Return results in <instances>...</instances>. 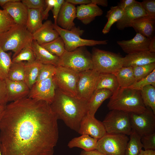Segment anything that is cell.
Listing matches in <instances>:
<instances>
[{
    "label": "cell",
    "instance_id": "cell-1",
    "mask_svg": "<svg viewBox=\"0 0 155 155\" xmlns=\"http://www.w3.org/2000/svg\"><path fill=\"white\" fill-rule=\"evenodd\" d=\"M57 120L50 104L43 101L27 97L7 104L0 120L2 155H53Z\"/></svg>",
    "mask_w": 155,
    "mask_h": 155
},
{
    "label": "cell",
    "instance_id": "cell-2",
    "mask_svg": "<svg viewBox=\"0 0 155 155\" xmlns=\"http://www.w3.org/2000/svg\"><path fill=\"white\" fill-rule=\"evenodd\" d=\"M58 119L78 132L81 122L88 112V102L67 94L56 88L54 99L50 104Z\"/></svg>",
    "mask_w": 155,
    "mask_h": 155
},
{
    "label": "cell",
    "instance_id": "cell-3",
    "mask_svg": "<svg viewBox=\"0 0 155 155\" xmlns=\"http://www.w3.org/2000/svg\"><path fill=\"white\" fill-rule=\"evenodd\" d=\"M107 106L110 110H116L128 113H140L145 110L140 91L120 88L110 98Z\"/></svg>",
    "mask_w": 155,
    "mask_h": 155
},
{
    "label": "cell",
    "instance_id": "cell-4",
    "mask_svg": "<svg viewBox=\"0 0 155 155\" xmlns=\"http://www.w3.org/2000/svg\"><path fill=\"white\" fill-rule=\"evenodd\" d=\"M33 40L32 34L26 26L16 24L7 31L0 35V46L6 52L14 53L16 56L24 48L31 46Z\"/></svg>",
    "mask_w": 155,
    "mask_h": 155
},
{
    "label": "cell",
    "instance_id": "cell-5",
    "mask_svg": "<svg viewBox=\"0 0 155 155\" xmlns=\"http://www.w3.org/2000/svg\"><path fill=\"white\" fill-rule=\"evenodd\" d=\"M93 69L100 74L113 73L123 67L121 55L94 48L91 54Z\"/></svg>",
    "mask_w": 155,
    "mask_h": 155
},
{
    "label": "cell",
    "instance_id": "cell-6",
    "mask_svg": "<svg viewBox=\"0 0 155 155\" xmlns=\"http://www.w3.org/2000/svg\"><path fill=\"white\" fill-rule=\"evenodd\" d=\"M84 46L71 51H65L59 57V66H61L79 73L93 69L91 54Z\"/></svg>",
    "mask_w": 155,
    "mask_h": 155
},
{
    "label": "cell",
    "instance_id": "cell-7",
    "mask_svg": "<svg viewBox=\"0 0 155 155\" xmlns=\"http://www.w3.org/2000/svg\"><path fill=\"white\" fill-rule=\"evenodd\" d=\"M53 27L63 39L65 50L68 51H72L79 47L85 46L106 45L108 43L107 40H97L83 39L80 36L84 31L75 26L70 30L63 29L54 24Z\"/></svg>",
    "mask_w": 155,
    "mask_h": 155
},
{
    "label": "cell",
    "instance_id": "cell-8",
    "mask_svg": "<svg viewBox=\"0 0 155 155\" xmlns=\"http://www.w3.org/2000/svg\"><path fill=\"white\" fill-rule=\"evenodd\" d=\"M107 133L129 136L132 129L129 113L116 110H110L102 122Z\"/></svg>",
    "mask_w": 155,
    "mask_h": 155
},
{
    "label": "cell",
    "instance_id": "cell-9",
    "mask_svg": "<svg viewBox=\"0 0 155 155\" xmlns=\"http://www.w3.org/2000/svg\"><path fill=\"white\" fill-rule=\"evenodd\" d=\"M129 139L125 135L107 133L98 140L95 150L105 155H125Z\"/></svg>",
    "mask_w": 155,
    "mask_h": 155
},
{
    "label": "cell",
    "instance_id": "cell-10",
    "mask_svg": "<svg viewBox=\"0 0 155 155\" xmlns=\"http://www.w3.org/2000/svg\"><path fill=\"white\" fill-rule=\"evenodd\" d=\"M79 73L61 66H57L53 77L56 88L67 94L76 97Z\"/></svg>",
    "mask_w": 155,
    "mask_h": 155
},
{
    "label": "cell",
    "instance_id": "cell-11",
    "mask_svg": "<svg viewBox=\"0 0 155 155\" xmlns=\"http://www.w3.org/2000/svg\"><path fill=\"white\" fill-rule=\"evenodd\" d=\"M132 130L141 137L155 132V114L146 107L140 113H129Z\"/></svg>",
    "mask_w": 155,
    "mask_h": 155
},
{
    "label": "cell",
    "instance_id": "cell-12",
    "mask_svg": "<svg viewBox=\"0 0 155 155\" xmlns=\"http://www.w3.org/2000/svg\"><path fill=\"white\" fill-rule=\"evenodd\" d=\"M100 73L93 69L79 73L77 85V97L87 102L95 90Z\"/></svg>",
    "mask_w": 155,
    "mask_h": 155
},
{
    "label": "cell",
    "instance_id": "cell-13",
    "mask_svg": "<svg viewBox=\"0 0 155 155\" xmlns=\"http://www.w3.org/2000/svg\"><path fill=\"white\" fill-rule=\"evenodd\" d=\"M56 89L53 77L46 79L36 82L30 89L27 97L51 104L54 98Z\"/></svg>",
    "mask_w": 155,
    "mask_h": 155
},
{
    "label": "cell",
    "instance_id": "cell-14",
    "mask_svg": "<svg viewBox=\"0 0 155 155\" xmlns=\"http://www.w3.org/2000/svg\"><path fill=\"white\" fill-rule=\"evenodd\" d=\"M78 133L81 135H88L98 140L107 133L102 122L88 113L82 120Z\"/></svg>",
    "mask_w": 155,
    "mask_h": 155
},
{
    "label": "cell",
    "instance_id": "cell-15",
    "mask_svg": "<svg viewBox=\"0 0 155 155\" xmlns=\"http://www.w3.org/2000/svg\"><path fill=\"white\" fill-rule=\"evenodd\" d=\"M151 39L137 33L131 39L118 41L117 42L124 52L129 54L149 51V45Z\"/></svg>",
    "mask_w": 155,
    "mask_h": 155
},
{
    "label": "cell",
    "instance_id": "cell-16",
    "mask_svg": "<svg viewBox=\"0 0 155 155\" xmlns=\"http://www.w3.org/2000/svg\"><path fill=\"white\" fill-rule=\"evenodd\" d=\"M77 8L75 5L65 1L62 4L57 20V25L61 28L70 30L75 27L74 22L76 18Z\"/></svg>",
    "mask_w": 155,
    "mask_h": 155
},
{
    "label": "cell",
    "instance_id": "cell-17",
    "mask_svg": "<svg viewBox=\"0 0 155 155\" xmlns=\"http://www.w3.org/2000/svg\"><path fill=\"white\" fill-rule=\"evenodd\" d=\"M20 0L7 3L2 7L14 20L16 24L26 27L28 9Z\"/></svg>",
    "mask_w": 155,
    "mask_h": 155
},
{
    "label": "cell",
    "instance_id": "cell-18",
    "mask_svg": "<svg viewBox=\"0 0 155 155\" xmlns=\"http://www.w3.org/2000/svg\"><path fill=\"white\" fill-rule=\"evenodd\" d=\"M146 15L140 2L136 1L133 5L124 9L123 16L117 22V27L119 30H123L125 28L130 27L131 23L132 21Z\"/></svg>",
    "mask_w": 155,
    "mask_h": 155
},
{
    "label": "cell",
    "instance_id": "cell-19",
    "mask_svg": "<svg viewBox=\"0 0 155 155\" xmlns=\"http://www.w3.org/2000/svg\"><path fill=\"white\" fill-rule=\"evenodd\" d=\"M130 27L137 33L151 39L155 36V17L147 15L141 17L132 21Z\"/></svg>",
    "mask_w": 155,
    "mask_h": 155
},
{
    "label": "cell",
    "instance_id": "cell-20",
    "mask_svg": "<svg viewBox=\"0 0 155 155\" xmlns=\"http://www.w3.org/2000/svg\"><path fill=\"white\" fill-rule=\"evenodd\" d=\"M155 63V53L149 51L127 54L123 58V67H133Z\"/></svg>",
    "mask_w": 155,
    "mask_h": 155
},
{
    "label": "cell",
    "instance_id": "cell-21",
    "mask_svg": "<svg viewBox=\"0 0 155 155\" xmlns=\"http://www.w3.org/2000/svg\"><path fill=\"white\" fill-rule=\"evenodd\" d=\"M33 40L41 45L51 42L59 36L50 20H46L40 28L32 34Z\"/></svg>",
    "mask_w": 155,
    "mask_h": 155
},
{
    "label": "cell",
    "instance_id": "cell-22",
    "mask_svg": "<svg viewBox=\"0 0 155 155\" xmlns=\"http://www.w3.org/2000/svg\"><path fill=\"white\" fill-rule=\"evenodd\" d=\"M8 95V102H12L28 96L30 89L24 81L5 80Z\"/></svg>",
    "mask_w": 155,
    "mask_h": 155
},
{
    "label": "cell",
    "instance_id": "cell-23",
    "mask_svg": "<svg viewBox=\"0 0 155 155\" xmlns=\"http://www.w3.org/2000/svg\"><path fill=\"white\" fill-rule=\"evenodd\" d=\"M76 18L84 24H88L97 16H101L103 11L96 5L90 3L77 6Z\"/></svg>",
    "mask_w": 155,
    "mask_h": 155
},
{
    "label": "cell",
    "instance_id": "cell-24",
    "mask_svg": "<svg viewBox=\"0 0 155 155\" xmlns=\"http://www.w3.org/2000/svg\"><path fill=\"white\" fill-rule=\"evenodd\" d=\"M32 47L36 60L43 64L59 66V57L50 53L36 40H33Z\"/></svg>",
    "mask_w": 155,
    "mask_h": 155
},
{
    "label": "cell",
    "instance_id": "cell-25",
    "mask_svg": "<svg viewBox=\"0 0 155 155\" xmlns=\"http://www.w3.org/2000/svg\"><path fill=\"white\" fill-rule=\"evenodd\" d=\"M113 94L112 92L106 89L95 90L88 102V113L94 117L98 109L103 101L110 98Z\"/></svg>",
    "mask_w": 155,
    "mask_h": 155
},
{
    "label": "cell",
    "instance_id": "cell-26",
    "mask_svg": "<svg viewBox=\"0 0 155 155\" xmlns=\"http://www.w3.org/2000/svg\"><path fill=\"white\" fill-rule=\"evenodd\" d=\"M42 65L36 60L25 62L24 82L30 89L36 82Z\"/></svg>",
    "mask_w": 155,
    "mask_h": 155
},
{
    "label": "cell",
    "instance_id": "cell-27",
    "mask_svg": "<svg viewBox=\"0 0 155 155\" xmlns=\"http://www.w3.org/2000/svg\"><path fill=\"white\" fill-rule=\"evenodd\" d=\"M98 140L86 135L75 137L69 142L68 146L70 148L78 147L85 151H90L95 150Z\"/></svg>",
    "mask_w": 155,
    "mask_h": 155
},
{
    "label": "cell",
    "instance_id": "cell-28",
    "mask_svg": "<svg viewBox=\"0 0 155 155\" xmlns=\"http://www.w3.org/2000/svg\"><path fill=\"white\" fill-rule=\"evenodd\" d=\"M113 74L120 88H128L136 82L132 67H122Z\"/></svg>",
    "mask_w": 155,
    "mask_h": 155
},
{
    "label": "cell",
    "instance_id": "cell-29",
    "mask_svg": "<svg viewBox=\"0 0 155 155\" xmlns=\"http://www.w3.org/2000/svg\"><path fill=\"white\" fill-rule=\"evenodd\" d=\"M120 88L117 78L113 73L100 74L95 90L105 89L109 90L113 94Z\"/></svg>",
    "mask_w": 155,
    "mask_h": 155
},
{
    "label": "cell",
    "instance_id": "cell-30",
    "mask_svg": "<svg viewBox=\"0 0 155 155\" xmlns=\"http://www.w3.org/2000/svg\"><path fill=\"white\" fill-rule=\"evenodd\" d=\"M41 13L40 9H28L26 27L32 34L42 25Z\"/></svg>",
    "mask_w": 155,
    "mask_h": 155
},
{
    "label": "cell",
    "instance_id": "cell-31",
    "mask_svg": "<svg viewBox=\"0 0 155 155\" xmlns=\"http://www.w3.org/2000/svg\"><path fill=\"white\" fill-rule=\"evenodd\" d=\"M124 12V10L117 5L110 8L106 16L108 21L102 30L103 34H105L109 32L112 26L121 18Z\"/></svg>",
    "mask_w": 155,
    "mask_h": 155
},
{
    "label": "cell",
    "instance_id": "cell-32",
    "mask_svg": "<svg viewBox=\"0 0 155 155\" xmlns=\"http://www.w3.org/2000/svg\"><path fill=\"white\" fill-rule=\"evenodd\" d=\"M125 152V155H138L143 148L141 136L132 130Z\"/></svg>",
    "mask_w": 155,
    "mask_h": 155
},
{
    "label": "cell",
    "instance_id": "cell-33",
    "mask_svg": "<svg viewBox=\"0 0 155 155\" xmlns=\"http://www.w3.org/2000/svg\"><path fill=\"white\" fill-rule=\"evenodd\" d=\"M140 92L145 106L150 108L155 114V87L149 85L144 87Z\"/></svg>",
    "mask_w": 155,
    "mask_h": 155
},
{
    "label": "cell",
    "instance_id": "cell-34",
    "mask_svg": "<svg viewBox=\"0 0 155 155\" xmlns=\"http://www.w3.org/2000/svg\"><path fill=\"white\" fill-rule=\"evenodd\" d=\"M25 64L23 61L12 62L7 78L14 81H24Z\"/></svg>",
    "mask_w": 155,
    "mask_h": 155
},
{
    "label": "cell",
    "instance_id": "cell-35",
    "mask_svg": "<svg viewBox=\"0 0 155 155\" xmlns=\"http://www.w3.org/2000/svg\"><path fill=\"white\" fill-rule=\"evenodd\" d=\"M40 45L51 53L59 57L65 51L64 42L60 36L51 42Z\"/></svg>",
    "mask_w": 155,
    "mask_h": 155
},
{
    "label": "cell",
    "instance_id": "cell-36",
    "mask_svg": "<svg viewBox=\"0 0 155 155\" xmlns=\"http://www.w3.org/2000/svg\"><path fill=\"white\" fill-rule=\"evenodd\" d=\"M12 63L11 54L4 51L0 46V79L7 78L9 71Z\"/></svg>",
    "mask_w": 155,
    "mask_h": 155
},
{
    "label": "cell",
    "instance_id": "cell-37",
    "mask_svg": "<svg viewBox=\"0 0 155 155\" xmlns=\"http://www.w3.org/2000/svg\"><path fill=\"white\" fill-rule=\"evenodd\" d=\"M132 67L136 82L146 77L155 69V63Z\"/></svg>",
    "mask_w": 155,
    "mask_h": 155
},
{
    "label": "cell",
    "instance_id": "cell-38",
    "mask_svg": "<svg viewBox=\"0 0 155 155\" xmlns=\"http://www.w3.org/2000/svg\"><path fill=\"white\" fill-rule=\"evenodd\" d=\"M15 24L13 19L5 10L0 9V35L7 31Z\"/></svg>",
    "mask_w": 155,
    "mask_h": 155
},
{
    "label": "cell",
    "instance_id": "cell-39",
    "mask_svg": "<svg viewBox=\"0 0 155 155\" xmlns=\"http://www.w3.org/2000/svg\"><path fill=\"white\" fill-rule=\"evenodd\" d=\"M35 60L32 46L24 48L16 56L12 59V62H19L24 61L30 62Z\"/></svg>",
    "mask_w": 155,
    "mask_h": 155
},
{
    "label": "cell",
    "instance_id": "cell-40",
    "mask_svg": "<svg viewBox=\"0 0 155 155\" xmlns=\"http://www.w3.org/2000/svg\"><path fill=\"white\" fill-rule=\"evenodd\" d=\"M149 85L155 87V69L147 76L136 82L127 88L140 91L145 86Z\"/></svg>",
    "mask_w": 155,
    "mask_h": 155
},
{
    "label": "cell",
    "instance_id": "cell-41",
    "mask_svg": "<svg viewBox=\"0 0 155 155\" xmlns=\"http://www.w3.org/2000/svg\"><path fill=\"white\" fill-rule=\"evenodd\" d=\"M56 67L51 64H43L36 82L53 77L55 73Z\"/></svg>",
    "mask_w": 155,
    "mask_h": 155
},
{
    "label": "cell",
    "instance_id": "cell-42",
    "mask_svg": "<svg viewBox=\"0 0 155 155\" xmlns=\"http://www.w3.org/2000/svg\"><path fill=\"white\" fill-rule=\"evenodd\" d=\"M141 142L144 150L155 151V132L141 136Z\"/></svg>",
    "mask_w": 155,
    "mask_h": 155
},
{
    "label": "cell",
    "instance_id": "cell-43",
    "mask_svg": "<svg viewBox=\"0 0 155 155\" xmlns=\"http://www.w3.org/2000/svg\"><path fill=\"white\" fill-rule=\"evenodd\" d=\"M21 2L28 9H40L42 12L46 6L44 0H22Z\"/></svg>",
    "mask_w": 155,
    "mask_h": 155
},
{
    "label": "cell",
    "instance_id": "cell-44",
    "mask_svg": "<svg viewBox=\"0 0 155 155\" xmlns=\"http://www.w3.org/2000/svg\"><path fill=\"white\" fill-rule=\"evenodd\" d=\"M140 3L146 15L155 17V0H144Z\"/></svg>",
    "mask_w": 155,
    "mask_h": 155
},
{
    "label": "cell",
    "instance_id": "cell-45",
    "mask_svg": "<svg viewBox=\"0 0 155 155\" xmlns=\"http://www.w3.org/2000/svg\"><path fill=\"white\" fill-rule=\"evenodd\" d=\"M8 95L5 80L0 79V105H6Z\"/></svg>",
    "mask_w": 155,
    "mask_h": 155
},
{
    "label": "cell",
    "instance_id": "cell-46",
    "mask_svg": "<svg viewBox=\"0 0 155 155\" xmlns=\"http://www.w3.org/2000/svg\"><path fill=\"white\" fill-rule=\"evenodd\" d=\"M45 1L46 7L41 13L42 20L47 19L49 16V12L50 10H52L55 3V0H45Z\"/></svg>",
    "mask_w": 155,
    "mask_h": 155
},
{
    "label": "cell",
    "instance_id": "cell-47",
    "mask_svg": "<svg viewBox=\"0 0 155 155\" xmlns=\"http://www.w3.org/2000/svg\"><path fill=\"white\" fill-rule=\"evenodd\" d=\"M64 1L63 0H55V3L52 10L54 19V24H57V17L61 6Z\"/></svg>",
    "mask_w": 155,
    "mask_h": 155
},
{
    "label": "cell",
    "instance_id": "cell-48",
    "mask_svg": "<svg viewBox=\"0 0 155 155\" xmlns=\"http://www.w3.org/2000/svg\"><path fill=\"white\" fill-rule=\"evenodd\" d=\"M136 1L135 0H122L120 1L117 6L124 10L133 5Z\"/></svg>",
    "mask_w": 155,
    "mask_h": 155
},
{
    "label": "cell",
    "instance_id": "cell-49",
    "mask_svg": "<svg viewBox=\"0 0 155 155\" xmlns=\"http://www.w3.org/2000/svg\"><path fill=\"white\" fill-rule=\"evenodd\" d=\"M67 2L72 4L81 5L88 4L91 3V0H66Z\"/></svg>",
    "mask_w": 155,
    "mask_h": 155
},
{
    "label": "cell",
    "instance_id": "cell-50",
    "mask_svg": "<svg viewBox=\"0 0 155 155\" xmlns=\"http://www.w3.org/2000/svg\"><path fill=\"white\" fill-rule=\"evenodd\" d=\"M80 155H105L96 150L90 151H82Z\"/></svg>",
    "mask_w": 155,
    "mask_h": 155
},
{
    "label": "cell",
    "instance_id": "cell-51",
    "mask_svg": "<svg viewBox=\"0 0 155 155\" xmlns=\"http://www.w3.org/2000/svg\"><path fill=\"white\" fill-rule=\"evenodd\" d=\"M91 3L97 5L106 7L108 5V1L107 0H91Z\"/></svg>",
    "mask_w": 155,
    "mask_h": 155
},
{
    "label": "cell",
    "instance_id": "cell-52",
    "mask_svg": "<svg viewBox=\"0 0 155 155\" xmlns=\"http://www.w3.org/2000/svg\"><path fill=\"white\" fill-rule=\"evenodd\" d=\"M148 51L151 52L155 53V36L150 40V41L149 45Z\"/></svg>",
    "mask_w": 155,
    "mask_h": 155
},
{
    "label": "cell",
    "instance_id": "cell-53",
    "mask_svg": "<svg viewBox=\"0 0 155 155\" xmlns=\"http://www.w3.org/2000/svg\"><path fill=\"white\" fill-rule=\"evenodd\" d=\"M138 155H155V151L145 150L142 149Z\"/></svg>",
    "mask_w": 155,
    "mask_h": 155
},
{
    "label": "cell",
    "instance_id": "cell-54",
    "mask_svg": "<svg viewBox=\"0 0 155 155\" xmlns=\"http://www.w3.org/2000/svg\"><path fill=\"white\" fill-rule=\"evenodd\" d=\"M17 0H0V6L3 7L5 5L10 2H13Z\"/></svg>",
    "mask_w": 155,
    "mask_h": 155
},
{
    "label": "cell",
    "instance_id": "cell-55",
    "mask_svg": "<svg viewBox=\"0 0 155 155\" xmlns=\"http://www.w3.org/2000/svg\"><path fill=\"white\" fill-rule=\"evenodd\" d=\"M5 106L6 105H0V120L4 113Z\"/></svg>",
    "mask_w": 155,
    "mask_h": 155
},
{
    "label": "cell",
    "instance_id": "cell-56",
    "mask_svg": "<svg viewBox=\"0 0 155 155\" xmlns=\"http://www.w3.org/2000/svg\"><path fill=\"white\" fill-rule=\"evenodd\" d=\"M0 155H2L0 150Z\"/></svg>",
    "mask_w": 155,
    "mask_h": 155
}]
</instances>
